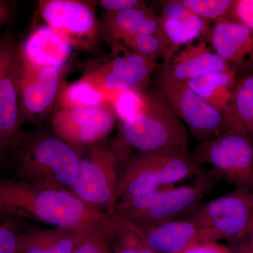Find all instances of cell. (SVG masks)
I'll return each instance as SVG.
<instances>
[{"instance_id": "1", "label": "cell", "mask_w": 253, "mask_h": 253, "mask_svg": "<svg viewBox=\"0 0 253 253\" xmlns=\"http://www.w3.org/2000/svg\"><path fill=\"white\" fill-rule=\"evenodd\" d=\"M0 213L77 234L103 225L108 218L106 213L83 202L72 191L1 177Z\"/></svg>"}, {"instance_id": "2", "label": "cell", "mask_w": 253, "mask_h": 253, "mask_svg": "<svg viewBox=\"0 0 253 253\" xmlns=\"http://www.w3.org/2000/svg\"><path fill=\"white\" fill-rule=\"evenodd\" d=\"M146 93L145 109L121 122L115 144L116 154L188 152L187 128L161 91Z\"/></svg>"}, {"instance_id": "3", "label": "cell", "mask_w": 253, "mask_h": 253, "mask_svg": "<svg viewBox=\"0 0 253 253\" xmlns=\"http://www.w3.org/2000/svg\"><path fill=\"white\" fill-rule=\"evenodd\" d=\"M14 149H18V179L47 189L71 190L82 155L78 147L58 136H45L29 143L19 140Z\"/></svg>"}, {"instance_id": "4", "label": "cell", "mask_w": 253, "mask_h": 253, "mask_svg": "<svg viewBox=\"0 0 253 253\" xmlns=\"http://www.w3.org/2000/svg\"><path fill=\"white\" fill-rule=\"evenodd\" d=\"M202 172L201 166L188 152L132 154L120 175L116 204L176 186Z\"/></svg>"}, {"instance_id": "5", "label": "cell", "mask_w": 253, "mask_h": 253, "mask_svg": "<svg viewBox=\"0 0 253 253\" xmlns=\"http://www.w3.org/2000/svg\"><path fill=\"white\" fill-rule=\"evenodd\" d=\"M216 177L212 170L203 171L192 184L163 188L139 197L119 201L113 211L136 223L158 224L176 220L199 207L212 189Z\"/></svg>"}, {"instance_id": "6", "label": "cell", "mask_w": 253, "mask_h": 253, "mask_svg": "<svg viewBox=\"0 0 253 253\" xmlns=\"http://www.w3.org/2000/svg\"><path fill=\"white\" fill-rule=\"evenodd\" d=\"M195 162L209 165L217 177L237 189L253 191V139L246 129H226L220 135L199 142L190 154Z\"/></svg>"}, {"instance_id": "7", "label": "cell", "mask_w": 253, "mask_h": 253, "mask_svg": "<svg viewBox=\"0 0 253 253\" xmlns=\"http://www.w3.org/2000/svg\"><path fill=\"white\" fill-rule=\"evenodd\" d=\"M188 218L201 228L203 242H239L253 230V191L236 188L198 208Z\"/></svg>"}, {"instance_id": "8", "label": "cell", "mask_w": 253, "mask_h": 253, "mask_svg": "<svg viewBox=\"0 0 253 253\" xmlns=\"http://www.w3.org/2000/svg\"><path fill=\"white\" fill-rule=\"evenodd\" d=\"M118 164L114 150L104 144L92 145L84 156L81 155L71 191L91 207L106 208V213L112 212L120 179Z\"/></svg>"}, {"instance_id": "9", "label": "cell", "mask_w": 253, "mask_h": 253, "mask_svg": "<svg viewBox=\"0 0 253 253\" xmlns=\"http://www.w3.org/2000/svg\"><path fill=\"white\" fill-rule=\"evenodd\" d=\"M157 84L158 90L199 142L214 139L227 129L222 113L208 104L186 83L173 79L161 69Z\"/></svg>"}, {"instance_id": "10", "label": "cell", "mask_w": 253, "mask_h": 253, "mask_svg": "<svg viewBox=\"0 0 253 253\" xmlns=\"http://www.w3.org/2000/svg\"><path fill=\"white\" fill-rule=\"evenodd\" d=\"M94 3L78 0H41L38 10L47 26L74 48L90 49L102 31Z\"/></svg>"}, {"instance_id": "11", "label": "cell", "mask_w": 253, "mask_h": 253, "mask_svg": "<svg viewBox=\"0 0 253 253\" xmlns=\"http://www.w3.org/2000/svg\"><path fill=\"white\" fill-rule=\"evenodd\" d=\"M21 70L18 46L11 37L0 38V145L12 147L21 137L19 106Z\"/></svg>"}, {"instance_id": "12", "label": "cell", "mask_w": 253, "mask_h": 253, "mask_svg": "<svg viewBox=\"0 0 253 253\" xmlns=\"http://www.w3.org/2000/svg\"><path fill=\"white\" fill-rule=\"evenodd\" d=\"M116 120L112 106L106 101L94 107L56 110L52 126L56 136L79 148L104 139L113 130Z\"/></svg>"}, {"instance_id": "13", "label": "cell", "mask_w": 253, "mask_h": 253, "mask_svg": "<svg viewBox=\"0 0 253 253\" xmlns=\"http://www.w3.org/2000/svg\"><path fill=\"white\" fill-rule=\"evenodd\" d=\"M156 66L152 60L133 50H126L122 56L93 68L83 77L107 98L116 91L144 90Z\"/></svg>"}, {"instance_id": "14", "label": "cell", "mask_w": 253, "mask_h": 253, "mask_svg": "<svg viewBox=\"0 0 253 253\" xmlns=\"http://www.w3.org/2000/svg\"><path fill=\"white\" fill-rule=\"evenodd\" d=\"M62 70L32 68L21 61L18 90L21 122L42 117L56 104L62 84Z\"/></svg>"}, {"instance_id": "15", "label": "cell", "mask_w": 253, "mask_h": 253, "mask_svg": "<svg viewBox=\"0 0 253 253\" xmlns=\"http://www.w3.org/2000/svg\"><path fill=\"white\" fill-rule=\"evenodd\" d=\"M158 16L161 36L173 53L201 36L208 37L209 23L190 11L181 0L166 1Z\"/></svg>"}, {"instance_id": "16", "label": "cell", "mask_w": 253, "mask_h": 253, "mask_svg": "<svg viewBox=\"0 0 253 253\" xmlns=\"http://www.w3.org/2000/svg\"><path fill=\"white\" fill-rule=\"evenodd\" d=\"M73 46L61 34L49 26L33 32L18 46L20 59L26 66L36 68L63 69Z\"/></svg>"}, {"instance_id": "17", "label": "cell", "mask_w": 253, "mask_h": 253, "mask_svg": "<svg viewBox=\"0 0 253 253\" xmlns=\"http://www.w3.org/2000/svg\"><path fill=\"white\" fill-rule=\"evenodd\" d=\"M208 40L214 53L234 68L253 51V31L228 16L215 21Z\"/></svg>"}, {"instance_id": "18", "label": "cell", "mask_w": 253, "mask_h": 253, "mask_svg": "<svg viewBox=\"0 0 253 253\" xmlns=\"http://www.w3.org/2000/svg\"><path fill=\"white\" fill-rule=\"evenodd\" d=\"M136 224L150 247L158 253H181L191 245L203 242L201 228L189 218L162 224Z\"/></svg>"}, {"instance_id": "19", "label": "cell", "mask_w": 253, "mask_h": 253, "mask_svg": "<svg viewBox=\"0 0 253 253\" xmlns=\"http://www.w3.org/2000/svg\"><path fill=\"white\" fill-rule=\"evenodd\" d=\"M231 68L230 64L208 48L206 42L201 41L174 55L170 62L164 63L162 69L169 77L186 83L208 73Z\"/></svg>"}, {"instance_id": "20", "label": "cell", "mask_w": 253, "mask_h": 253, "mask_svg": "<svg viewBox=\"0 0 253 253\" xmlns=\"http://www.w3.org/2000/svg\"><path fill=\"white\" fill-rule=\"evenodd\" d=\"M77 233L54 228L18 234L16 253H72Z\"/></svg>"}, {"instance_id": "21", "label": "cell", "mask_w": 253, "mask_h": 253, "mask_svg": "<svg viewBox=\"0 0 253 253\" xmlns=\"http://www.w3.org/2000/svg\"><path fill=\"white\" fill-rule=\"evenodd\" d=\"M106 214L113 253H158L150 247L135 222L115 211Z\"/></svg>"}, {"instance_id": "22", "label": "cell", "mask_w": 253, "mask_h": 253, "mask_svg": "<svg viewBox=\"0 0 253 253\" xmlns=\"http://www.w3.org/2000/svg\"><path fill=\"white\" fill-rule=\"evenodd\" d=\"M151 8L138 7L119 11H106L102 31L115 52L119 51L120 42L129 37L139 35L146 18L154 14Z\"/></svg>"}, {"instance_id": "23", "label": "cell", "mask_w": 253, "mask_h": 253, "mask_svg": "<svg viewBox=\"0 0 253 253\" xmlns=\"http://www.w3.org/2000/svg\"><path fill=\"white\" fill-rule=\"evenodd\" d=\"M236 74L235 68L232 67L224 71L208 73L188 82L186 84L223 114L230 101Z\"/></svg>"}, {"instance_id": "24", "label": "cell", "mask_w": 253, "mask_h": 253, "mask_svg": "<svg viewBox=\"0 0 253 253\" xmlns=\"http://www.w3.org/2000/svg\"><path fill=\"white\" fill-rule=\"evenodd\" d=\"M223 115L227 129L249 130L253 126V73L236 80Z\"/></svg>"}, {"instance_id": "25", "label": "cell", "mask_w": 253, "mask_h": 253, "mask_svg": "<svg viewBox=\"0 0 253 253\" xmlns=\"http://www.w3.org/2000/svg\"><path fill=\"white\" fill-rule=\"evenodd\" d=\"M107 101L106 95L96 86L82 77L69 84H61L57 99L56 110L66 108L94 107Z\"/></svg>"}, {"instance_id": "26", "label": "cell", "mask_w": 253, "mask_h": 253, "mask_svg": "<svg viewBox=\"0 0 253 253\" xmlns=\"http://www.w3.org/2000/svg\"><path fill=\"white\" fill-rule=\"evenodd\" d=\"M123 42L129 49L154 61L161 57L164 63H169L174 56L168 44L154 35H135Z\"/></svg>"}, {"instance_id": "27", "label": "cell", "mask_w": 253, "mask_h": 253, "mask_svg": "<svg viewBox=\"0 0 253 253\" xmlns=\"http://www.w3.org/2000/svg\"><path fill=\"white\" fill-rule=\"evenodd\" d=\"M107 101L112 106L120 122L141 113L147 104L146 91L125 90L111 93Z\"/></svg>"}, {"instance_id": "28", "label": "cell", "mask_w": 253, "mask_h": 253, "mask_svg": "<svg viewBox=\"0 0 253 253\" xmlns=\"http://www.w3.org/2000/svg\"><path fill=\"white\" fill-rule=\"evenodd\" d=\"M107 227L108 219L103 225L77 234L72 253H113Z\"/></svg>"}, {"instance_id": "29", "label": "cell", "mask_w": 253, "mask_h": 253, "mask_svg": "<svg viewBox=\"0 0 253 253\" xmlns=\"http://www.w3.org/2000/svg\"><path fill=\"white\" fill-rule=\"evenodd\" d=\"M190 11L206 21H217L229 16L234 0H181Z\"/></svg>"}, {"instance_id": "30", "label": "cell", "mask_w": 253, "mask_h": 253, "mask_svg": "<svg viewBox=\"0 0 253 253\" xmlns=\"http://www.w3.org/2000/svg\"><path fill=\"white\" fill-rule=\"evenodd\" d=\"M10 216L0 213V253H16L18 234Z\"/></svg>"}, {"instance_id": "31", "label": "cell", "mask_w": 253, "mask_h": 253, "mask_svg": "<svg viewBox=\"0 0 253 253\" xmlns=\"http://www.w3.org/2000/svg\"><path fill=\"white\" fill-rule=\"evenodd\" d=\"M228 17L253 31V0H234Z\"/></svg>"}, {"instance_id": "32", "label": "cell", "mask_w": 253, "mask_h": 253, "mask_svg": "<svg viewBox=\"0 0 253 253\" xmlns=\"http://www.w3.org/2000/svg\"><path fill=\"white\" fill-rule=\"evenodd\" d=\"M99 4L106 11H119L146 6L144 1L139 0H101Z\"/></svg>"}, {"instance_id": "33", "label": "cell", "mask_w": 253, "mask_h": 253, "mask_svg": "<svg viewBox=\"0 0 253 253\" xmlns=\"http://www.w3.org/2000/svg\"><path fill=\"white\" fill-rule=\"evenodd\" d=\"M181 253H231L229 246L219 242H199L191 245Z\"/></svg>"}, {"instance_id": "34", "label": "cell", "mask_w": 253, "mask_h": 253, "mask_svg": "<svg viewBox=\"0 0 253 253\" xmlns=\"http://www.w3.org/2000/svg\"><path fill=\"white\" fill-rule=\"evenodd\" d=\"M229 247L231 253H253L252 249L246 239L231 244V246Z\"/></svg>"}, {"instance_id": "35", "label": "cell", "mask_w": 253, "mask_h": 253, "mask_svg": "<svg viewBox=\"0 0 253 253\" xmlns=\"http://www.w3.org/2000/svg\"><path fill=\"white\" fill-rule=\"evenodd\" d=\"M10 8L4 1H0V25L9 18Z\"/></svg>"}, {"instance_id": "36", "label": "cell", "mask_w": 253, "mask_h": 253, "mask_svg": "<svg viewBox=\"0 0 253 253\" xmlns=\"http://www.w3.org/2000/svg\"><path fill=\"white\" fill-rule=\"evenodd\" d=\"M239 67L244 70L246 72L249 73V74L253 73V51L252 54L250 55L249 57Z\"/></svg>"}, {"instance_id": "37", "label": "cell", "mask_w": 253, "mask_h": 253, "mask_svg": "<svg viewBox=\"0 0 253 253\" xmlns=\"http://www.w3.org/2000/svg\"><path fill=\"white\" fill-rule=\"evenodd\" d=\"M244 239H246V241L249 243L253 251V230Z\"/></svg>"}, {"instance_id": "38", "label": "cell", "mask_w": 253, "mask_h": 253, "mask_svg": "<svg viewBox=\"0 0 253 253\" xmlns=\"http://www.w3.org/2000/svg\"><path fill=\"white\" fill-rule=\"evenodd\" d=\"M249 131H251V135H252L253 139V129H250Z\"/></svg>"}, {"instance_id": "39", "label": "cell", "mask_w": 253, "mask_h": 253, "mask_svg": "<svg viewBox=\"0 0 253 253\" xmlns=\"http://www.w3.org/2000/svg\"><path fill=\"white\" fill-rule=\"evenodd\" d=\"M253 129V126H251V127L249 128V130H250V129Z\"/></svg>"}, {"instance_id": "40", "label": "cell", "mask_w": 253, "mask_h": 253, "mask_svg": "<svg viewBox=\"0 0 253 253\" xmlns=\"http://www.w3.org/2000/svg\"><path fill=\"white\" fill-rule=\"evenodd\" d=\"M2 149V148H1V145H0V149Z\"/></svg>"}]
</instances>
